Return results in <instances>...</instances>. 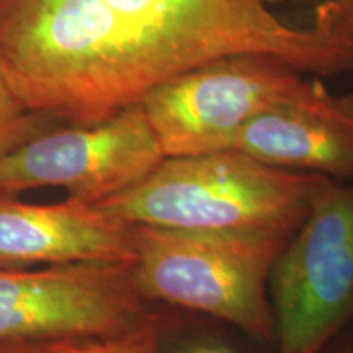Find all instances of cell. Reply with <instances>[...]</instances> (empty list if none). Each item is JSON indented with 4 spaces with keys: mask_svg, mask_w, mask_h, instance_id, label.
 I'll use <instances>...</instances> for the list:
<instances>
[{
    "mask_svg": "<svg viewBox=\"0 0 353 353\" xmlns=\"http://www.w3.org/2000/svg\"><path fill=\"white\" fill-rule=\"evenodd\" d=\"M272 0H0V64L32 112L88 125L218 57L262 52L314 77L353 72V0L309 23Z\"/></svg>",
    "mask_w": 353,
    "mask_h": 353,
    "instance_id": "cell-1",
    "label": "cell"
},
{
    "mask_svg": "<svg viewBox=\"0 0 353 353\" xmlns=\"http://www.w3.org/2000/svg\"><path fill=\"white\" fill-rule=\"evenodd\" d=\"M332 179L236 149L164 157L131 188L97 203L131 224L192 231H296Z\"/></svg>",
    "mask_w": 353,
    "mask_h": 353,
    "instance_id": "cell-2",
    "label": "cell"
},
{
    "mask_svg": "<svg viewBox=\"0 0 353 353\" xmlns=\"http://www.w3.org/2000/svg\"><path fill=\"white\" fill-rule=\"evenodd\" d=\"M294 231H192L134 224V278L149 301L228 322L273 342L270 276Z\"/></svg>",
    "mask_w": 353,
    "mask_h": 353,
    "instance_id": "cell-3",
    "label": "cell"
},
{
    "mask_svg": "<svg viewBox=\"0 0 353 353\" xmlns=\"http://www.w3.org/2000/svg\"><path fill=\"white\" fill-rule=\"evenodd\" d=\"M275 353H321L353 324V182L330 180L270 276Z\"/></svg>",
    "mask_w": 353,
    "mask_h": 353,
    "instance_id": "cell-4",
    "label": "cell"
},
{
    "mask_svg": "<svg viewBox=\"0 0 353 353\" xmlns=\"http://www.w3.org/2000/svg\"><path fill=\"white\" fill-rule=\"evenodd\" d=\"M306 82V74L280 57L242 52L185 70L139 105L165 157L196 156L231 151L250 121Z\"/></svg>",
    "mask_w": 353,
    "mask_h": 353,
    "instance_id": "cell-5",
    "label": "cell"
},
{
    "mask_svg": "<svg viewBox=\"0 0 353 353\" xmlns=\"http://www.w3.org/2000/svg\"><path fill=\"white\" fill-rule=\"evenodd\" d=\"M148 303L136 283L134 263L0 267V342L126 334L157 319Z\"/></svg>",
    "mask_w": 353,
    "mask_h": 353,
    "instance_id": "cell-6",
    "label": "cell"
},
{
    "mask_svg": "<svg viewBox=\"0 0 353 353\" xmlns=\"http://www.w3.org/2000/svg\"><path fill=\"white\" fill-rule=\"evenodd\" d=\"M141 105L88 125L44 130L0 157V193L63 188L97 203L131 188L164 159Z\"/></svg>",
    "mask_w": 353,
    "mask_h": 353,
    "instance_id": "cell-7",
    "label": "cell"
},
{
    "mask_svg": "<svg viewBox=\"0 0 353 353\" xmlns=\"http://www.w3.org/2000/svg\"><path fill=\"white\" fill-rule=\"evenodd\" d=\"M265 164L353 182V94L307 79L298 94L250 121L234 144Z\"/></svg>",
    "mask_w": 353,
    "mask_h": 353,
    "instance_id": "cell-8",
    "label": "cell"
},
{
    "mask_svg": "<svg viewBox=\"0 0 353 353\" xmlns=\"http://www.w3.org/2000/svg\"><path fill=\"white\" fill-rule=\"evenodd\" d=\"M70 262L134 263V224L76 198L32 205L0 193V267Z\"/></svg>",
    "mask_w": 353,
    "mask_h": 353,
    "instance_id": "cell-9",
    "label": "cell"
},
{
    "mask_svg": "<svg viewBox=\"0 0 353 353\" xmlns=\"http://www.w3.org/2000/svg\"><path fill=\"white\" fill-rule=\"evenodd\" d=\"M50 118L32 112L13 92L0 64V157L46 130Z\"/></svg>",
    "mask_w": 353,
    "mask_h": 353,
    "instance_id": "cell-10",
    "label": "cell"
},
{
    "mask_svg": "<svg viewBox=\"0 0 353 353\" xmlns=\"http://www.w3.org/2000/svg\"><path fill=\"white\" fill-rule=\"evenodd\" d=\"M162 327L156 321L131 332L112 337L65 339L50 342L56 353H159Z\"/></svg>",
    "mask_w": 353,
    "mask_h": 353,
    "instance_id": "cell-11",
    "label": "cell"
},
{
    "mask_svg": "<svg viewBox=\"0 0 353 353\" xmlns=\"http://www.w3.org/2000/svg\"><path fill=\"white\" fill-rule=\"evenodd\" d=\"M159 353H244L226 339L218 335H187L174 341H165L164 335L159 343Z\"/></svg>",
    "mask_w": 353,
    "mask_h": 353,
    "instance_id": "cell-12",
    "label": "cell"
},
{
    "mask_svg": "<svg viewBox=\"0 0 353 353\" xmlns=\"http://www.w3.org/2000/svg\"><path fill=\"white\" fill-rule=\"evenodd\" d=\"M0 353H56L50 342L7 341L0 342Z\"/></svg>",
    "mask_w": 353,
    "mask_h": 353,
    "instance_id": "cell-13",
    "label": "cell"
},
{
    "mask_svg": "<svg viewBox=\"0 0 353 353\" xmlns=\"http://www.w3.org/2000/svg\"><path fill=\"white\" fill-rule=\"evenodd\" d=\"M321 353H353V335H341L332 343H329Z\"/></svg>",
    "mask_w": 353,
    "mask_h": 353,
    "instance_id": "cell-14",
    "label": "cell"
},
{
    "mask_svg": "<svg viewBox=\"0 0 353 353\" xmlns=\"http://www.w3.org/2000/svg\"><path fill=\"white\" fill-rule=\"evenodd\" d=\"M272 2H280V0H272Z\"/></svg>",
    "mask_w": 353,
    "mask_h": 353,
    "instance_id": "cell-15",
    "label": "cell"
}]
</instances>
